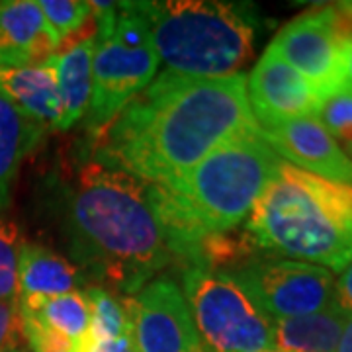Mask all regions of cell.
Instances as JSON below:
<instances>
[{
  "instance_id": "6da1fadb",
  "label": "cell",
  "mask_w": 352,
  "mask_h": 352,
  "mask_svg": "<svg viewBox=\"0 0 352 352\" xmlns=\"http://www.w3.org/2000/svg\"><path fill=\"white\" fill-rule=\"evenodd\" d=\"M256 127L243 73L190 78L163 71L94 138V161L163 186Z\"/></svg>"
},
{
  "instance_id": "7a4b0ae2",
  "label": "cell",
  "mask_w": 352,
  "mask_h": 352,
  "mask_svg": "<svg viewBox=\"0 0 352 352\" xmlns=\"http://www.w3.org/2000/svg\"><path fill=\"white\" fill-rule=\"evenodd\" d=\"M65 245L88 284L135 296L176 263L157 210L155 184L96 161L76 166L59 190Z\"/></svg>"
},
{
  "instance_id": "3957f363",
  "label": "cell",
  "mask_w": 352,
  "mask_h": 352,
  "mask_svg": "<svg viewBox=\"0 0 352 352\" xmlns=\"http://www.w3.org/2000/svg\"><path fill=\"white\" fill-rule=\"evenodd\" d=\"M280 163L256 127L219 145L173 182L155 184L157 210L176 261L196 266L198 245L208 233L237 229Z\"/></svg>"
},
{
  "instance_id": "277c9868",
  "label": "cell",
  "mask_w": 352,
  "mask_h": 352,
  "mask_svg": "<svg viewBox=\"0 0 352 352\" xmlns=\"http://www.w3.org/2000/svg\"><path fill=\"white\" fill-rule=\"evenodd\" d=\"M245 231L258 249L342 272L352 261V186L282 161Z\"/></svg>"
},
{
  "instance_id": "5b68a950",
  "label": "cell",
  "mask_w": 352,
  "mask_h": 352,
  "mask_svg": "<svg viewBox=\"0 0 352 352\" xmlns=\"http://www.w3.org/2000/svg\"><path fill=\"white\" fill-rule=\"evenodd\" d=\"M153 50L164 71L190 78L237 75L252 59L256 16L249 4L221 0L143 2Z\"/></svg>"
},
{
  "instance_id": "8992f818",
  "label": "cell",
  "mask_w": 352,
  "mask_h": 352,
  "mask_svg": "<svg viewBox=\"0 0 352 352\" xmlns=\"http://www.w3.org/2000/svg\"><path fill=\"white\" fill-rule=\"evenodd\" d=\"M182 294L204 352H263L274 349V319L237 278L186 266Z\"/></svg>"
},
{
  "instance_id": "52a82bcc",
  "label": "cell",
  "mask_w": 352,
  "mask_h": 352,
  "mask_svg": "<svg viewBox=\"0 0 352 352\" xmlns=\"http://www.w3.org/2000/svg\"><path fill=\"white\" fill-rule=\"evenodd\" d=\"M352 22L337 4L292 20L268 45L317 90L321 100L344 88V47Z\"/></svg>"
},
{
  "instance_id": "ba28073f",
  "label": "cell",
  "mask_w": 352,
  "mask_h": 352,
  "mask_svg": "<svg viewBox=\"0 0 352 352\" xmlns=\"http://www.w3.org/2000/svg\"><path fill=\"white\" fill-rule=\"evenodd\" d=\"M229 274L239 280L274 321L335 305V276L317 264L289 258H254Z\"/></svg>"
},
{
  "instance_id": "9c48e42d",
  "label": "cell",
  "mask_w": 352,
  "mask_h": 352,
  "mask_svg": "<svg viewBox=\"0 0 352 352\" xmlns=\"http://www.w3.org/2000/svg\"><path fill=\"white\" fill-rule=\"evenodd\" d=\"M159 55L153 45L129 47L113 38L96 39L92 55V94L88 104L87 129L96 138L108 127L159 71Z\"/></svg>"
},
{
  "instance_id": "30bf717a",
  "label": "cell",
  "mask_w": 352,
  "mask_h": 352,
  "mask_svg": "<svg viewBox=\"0 0 352 352\" xmlns=\"http://www.w3.org/2000/svg\"><path fill=\"white\" fill-rule=\"evenodd\" d=\"M124 303L138 352H204L188 302L173 278H153Z\"/></svg>"
},
{
  "instance_id": "8fae6325",
  "label": "cell",
  "mask_w": 352,
  "mask_h": 352,
  "mask_svg": "<svg viewBox=\"0 0 352 352\" xmlns=\"http://www.w3.org/2000/svg\"><path fill=\"white\" fill-rule=\"evenodd\" d=\"M261 138L286 163L331 182L352 186V159L317 118L258 126Z\"/></svg>"
},
{
  "instance_id": "7c38bea8",
  "label": "cell",
  "mask_w": 352,
  "mask_h": 352,
  "mask_svg": "<svg viewBox=\"0 0 352 352\" xmlns=\"http://www.w3.org/2000/svg\"><path fill=\"white\" fill-rule=\"evenodd\" d=\"M247 94L258 126L294 118H315L323 102L317 90L270 47L247 78Z\"/></svg>"
},
{
  "instance_id": "4fadbf2b",
  "label": "cell",
  "mask_w": 352,
  "mask_h": 352,
  "mask_svg": "<svg viewBox=\"0 0 352 352\" xmlns=\"http://www.w3.org/2000/svg\"><path fill=\"white\" fill-rule=\"evenodd\" d=\"M61 41L36 0L0 2V67H36L51 59Z\"/></svg>"
},
{
  "instance_id": "5bb4252c",
  "label": "cell",
  "mask_w": 352,
  "mask_h": 352,
  "mask_svg": "<svg viewBox=\"0 0 352 352\" xmlns=\"http://www.w3.org/2000/svg\"><path fill=\"white\" fill-rule=\"evenodd\" d=\"M0 94L45 129H59L63 108L57 76L47 61L36 67H0Z\"/></svg>"
},
{
  "instance_id": "9a60e30c",
  "label": "cell",
  "mask_w": 352,
  "mask_h": 352,
  "mask_svg": "<svg viewBox=\"0 0 352 352\" xmlns=\"http://www.w3.org/2000/svg\"><path fill=\"white\" fill-rule=\"evenodd\" d=\"M96 38L82 39L61 47L47 63L53 67L59 96H61V124L59 129L67 131L87 116L90 94H92V55Z\"/></svg>"
},
{
  "instance_id": "2e32d148",
  "label": "cell",
  "mask_w": 352,
  "mask_h": 352,
  "mask_svg": "<svg viewBox=\"0 0 352 352\" xmlns=\"http://www.w3.org/2000/svg\"><path fill=\"white\" fill-rule=\"evenodd\" d=\"M90 286L87 276L69 258L38 243H24L18 266L20 296H61Z\"/></svg>"
},
{
  "instance_id": "e0dca14e",
  "label": "cell",
  "mask_w": 352,
  "mask_h": 352,
  "mask_svg": "<svg viewBox=\"0 0 352 352\" xmlns=\"http://www.w3.org/2000/svg\"><path fill=\"white\" fill-rule=\"evenodd\" d=\"M47 129L0 94V210L10 206L20 164L38 147Z\"/></svg>"
},
{
  "instance_id": "ac0fdd59",
  "label": "cell",
  "mask_w": 352,
  "mask_h": 352,
  "mask_svg": "<svg viewBox=\"0 0 352 352\" xmlns=\"http://www.w3.org/2000/svg\"><path fill=\"white\" fill-rule=\"evenodd\" d=\"M349 315L337 305L294 319L274 321V349L280 352H335Z\"/></svg>"
},
{
  "instance_id": "d6986e66",
  "label": "cell",
  "mask_w": 352,
  "mask_h": 352,
  "mask_svg": "<svg viewBox=\"0 0 352 352\" xmlns=\"http://www.w3.org/2000/svg\"><path fill=\"white\" fill-rule=\"evenodd\" d=\"M18 309L43 325L59 331L67 339L80 340L90 327V307L85 294L71 292L61 296H20Z\"/></svg>"
},
{
  "instance_id": "ffe728a7",
  "label": "cell",
  "mask_w": 352,
  "mask_h": 352,
  "mask_svg": "<svg viewBox=\"0 0 352 352\" xmlns=\"http://www.w3.org/2000/svg\"><path fill=\"white\" fill-rule=\"evenodd\" d=\"M90 307V327L88 333L94 339H118L131 333L124 298H116L112 292L90 284L85 289Z\"/></svg>"
},
{
  "instance_id": "44dd1931",
  "label": "cell",
  "mask_w": 352,
  "mask_h": 352,
  "mask_svg": "<svg viewBox=\"0 0 352 352\" xmlns=\"http://www.w3.org/2000/svg\"><path fill=\"white\" fill-rule=\"evenodd\" d=\"M22 231L16 221L0 215V302H18V266Z\"/></svg>"
},
{
  "instance_id": "7402d4cb",
  "label": "cell",
  "mask_w": 352,
  "mask_h": 352,
  "mask_svg": "<svg viewBox=\"0 0 352 352\" xmlns=\"http://www.w3.org/2000/svg\"><path fill=\"white\" fill-rule=\"evenodd\" d=\"M342 151L352 155V92L349 88H340L321 102L319 112L315 116Z\"/></svg>"
},
{
  "instance_id": "603a6c76",
  "label": "cell",
  "mask_w": 352,
  "mask_h": 352,
  "mask_svg": "<svg viewBox=\"0 0 352 352\" xmlns=\"http://www.w3.org/2000/svg\"><path fill=\"white\" fill-rule=\"evenodd\" d=\"M47 24L55 36L63 43L65 39L75 36L78 30L92 20V10L88 2L80 0H41L38 2Z\"/></svg>"
},
{
  "instance_id": "cb8c5ba5",
  "label": "cell",
  "mask_w": 352,
  "mask_h": 352,
  "mask_svg": "<svg viewBox=\"0 0 352 352\" xmlns=\"http://www.w3.org/2000/svg\"><path fill=\"white\" fill-rule=\"evenodd\" d=\"M22 333L30 344V352H73V340L67 339L59 331L43 325L36 317L20 314Z\"/></svg>"
},
{
  "instance_id": "d4e9b609",
  "label": "cell",
  "mask_w": 352,
  "mask_h": 352,
  "mask_svg": "<svg viewBox=\"0 0 352 352\" xmlns=\"http://www.w3.org/2000/svg\"><path fill=\"white\" fill-rule=\"evenodd\" d=\"M22 319L18 302H0V351L22 344Z\"/></svg>"
},
{
  "instance_id": "484cf974",
  "label": "cell",
  "mask_w": 352,
  "mask_h": 352,
  "mask_svg": "<svg viewBox=\"0 0 352 352\" xmlns=\"http://www.w3.org/2000/svg\"><path fill=\"white\" fill-rule=\"evenodd\" d=\"M73 352H138L131 339V333L122 335L118 339H94L87 331V335L73 344Z\"/></svg>"
},
{
  "instance_id": "4316f807",
  "label": "cell",
  "mask_w": 352,
  "mask_h": 352,
  "mask_svg": "<svg viewBox=\"0 0 352 352\" xmlns=\"http://www.w3.org/2000/svg\"><path fill=\"white\" fill-rule=\"evenodd\" d=\"M335 305L349 317L352 315V261L344 266L339 280H335Z\"/></svg>"
},
{
  "instance_id": "83f0119b",
  "label": "cell",
  "mask_w": 352,
  "mask_h": 352,
  "mask_svg": "<svg viewBox=\"0 0 352 352\" xmlns=\"http://www.w3.org/2000/svg\"><path fill=\"white\" fill-rule=\"evenodd\" d=\"M344 88L352 92V39L344 47Z\"/></svg>"
},
{
  "instance_id": "f1b7e54d",
  "label": "cell",
  "mask_w": 352,
  "mask_h": 352,
  "mask_svg": "<svg viewBox=\"0 0 352 352\" xmlns=\"http://www.w3.org/2000/svg\"><path fill=\"white\" fill-rule=\"evenodd\" d=\"M335 352H352V315L349 317L344 331H342V337L339 340V346Z\"/></svg>"
},
{
  "instance_id": "f546056e",
  "label": "cell",
  "mask_w": 352,
  "mask_h": 352,
  "mask_svg": "<svg viewBox=\"0 0 352 352\" xmlns=\"http://www.w3.org/2000/svg\"><path fill=\"white\" fill-rule=\"evenodd\" d=\"M337 8H339L340 12L344 14L349 20L352 22V0H344V2H337Z\"/></svg>"
},
{
  "instance_id": "4dcf8cb0",
  "label": "cell",
  "mask_w": 352,
  "mask_h": 352,
  "mask_svg": "<svg viewBox=\"0 0 352 352\" xmlns=\"http://www.w3.org/2000/svg\"><path fill=\"white\" fill-rule=\"evenodd\" d=\"M0 352H28V349H24V344H18V346H10V349H4Z\"/></svg>"
},
{
  "instance_id": "1f68e13d",
  "label": "cell",
  "mask_w": 352,
  "mask_h": 352,
  "mask_svg": "<svg viewBox=\"0 0 352 352\" xmlns=\"http://www.w3.org/2000/svg\"><path fill=\"white\" fill-rule=\"evenodd\" d=\"M263 352H280V351H276V349H272V351H263Z\"/></svg>"
}]
</instances>
